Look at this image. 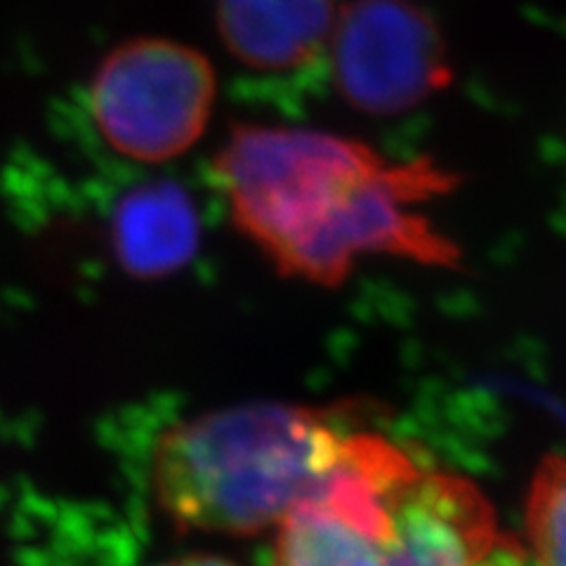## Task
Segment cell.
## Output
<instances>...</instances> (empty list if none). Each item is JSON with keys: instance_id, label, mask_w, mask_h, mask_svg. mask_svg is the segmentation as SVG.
<instances>
[{"instance_id": "obj_1", "label": "cell", "mask_w": 566, "mask_h": 566, "mask_svg": "<svg viewBox=\"0 0 566 566\" xmlns=\"http://www.w3.org/2000/svg\"><path fill=\"white\" fill-rule=\"evenodd\" d=\"M212 172L234 224L286 276L338 286L368 255L458 262L420 208L455 185L430 161L389 164L326 130L239 126Z\"/></svg>"}, {"instance_id": "obj_2", "label": "cell", "mask_w": 566, "mask_h": 566, "mask_svg": "<svg viewBox=\"0 0 566 566\" xmlns=\"http://www.w3.org/2000/svg\"><path fill=\"white\" fill-rule=\"evenodd\" d=\"M272 566H526L470 476L349 430L338 463L279 526Z\"/></svg>"}, {"instance_id": "obj_3", "label": "cell", "mask_w": 566, "mask_h": 566, "mask_svg": "<svg viewBox=\"0 0 566 566\" xmlns=\"http://www.w3.org/2000/svg\"><path fill=\"white\" fill-rule=\"evenodd\" d=\"M335 411L253 401L201 413L156 441L151 493L180 531L255 536L322 486L345 437Z\"/></svg>"}, {"instance_id": "obj_4", "label": "cell", "mask_w": 566, "mask_h": 566, "mask_svg": "<svg viewBox=\"0 0 566 566\" xmlns=\"http://www.w3.org/2000/svg\"><path fill=\"white\" fill-rule=\"evenodd\" d=\"M216 95V69L203 52L170 39H133L97 64L87 106L116 154L164 164L201 139Z\"/></svg>"}, {"instance_id": "obj_5", "label": "cell", "mask_w": 566, "mask_h": 566, "mask_svg": "<svg viewBox=\"0 0 566 566\" xmlns=\"http://www.w3.org/2000/svg\"><path fill=\"white\" fill-rule=\"evenodd\" d=\"M338 95L366 116L416 109L453 81L437 22L413 0H349L328 43Z\"/></svg>"}, {"instance_id": "obj_6", "label": "cell", "mask_w": 566, "mask_h": 566, "mask_svg": "<svg viewBox=\"0 0 566 566\" xmlns=\"http://www.w3.org/2000/svg\"><path fill=\"white\" fill-rule=\"evenodd\" d=\"M112 251L135 279H166L193 260L201 218L191 193L172 180H149L118 199L109 222Z\"/></svg>"}, {"instance_id": "obj_7", "label": "cell", "mask_w": 566, "mask_h": 566, "mask_svg": "<svg viewBox=\"0 0 566 566\" xmlns=\"http://www.w3.org/2000/svg\"><path fill=\"white\" fill-rule=\"evenodd\" d=\"M335 0H218L216 24L237 62L255 71H293L328 50Z\"/></svg>"}, {"instance_id": "obj_8", "label": "cell", "mask_w": 566, "mask_h": 566, "mask_svg": "<svg viewBox=\"0 0 566 566\" xmlns=\"http://www.w3.org/2000/svg\"><path fill=\"white\" fill-rule=\"evenodd\" d=\"M526 566H566V453H547L524 501Z\"/></svg>"}, {"instance_id": "obj_9", "label": "cell", "mask_w": 566, "mask_h": 566, "mask_svg": "<svg viewBox=\"0 0 566 566\" xmlns=\"http://www.w3.org/2000/svg\"><path fill=\"white\" fill-rule=\"evenodd\" d=\"M161 566H237V564L218 555H185V557L170 559Z\"/></svg>"}]
</instances>
